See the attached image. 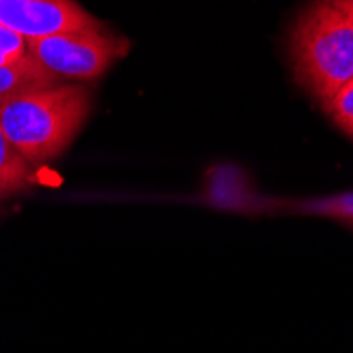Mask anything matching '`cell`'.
<instances>
[{
	"label": "cell",
	"mask_w": 353,
	"mask_h": 353,
	"mask_svg": "<svg viewBox=\"0 0 353 353\" xmlns=\"http://www.w3.org/2000/svg\"><path fill=\"white\" fill-rule=\"evenodd\" d=\"M34 168L15 150L0 125V199H9L15 192L34 184Z\"/></svg>",
	"instance_id": "cell-6"
},
{
	"label": "cell",
	"mask_w": 353,
	"mask_h": 353,
	"mask_svg": "<svg viewBox=\"0 0 353 353\" xmlns=\"http://www.w3.org/2000/svg\"><path fill=\"white\" fill-rule=\"evenodd\" d=\"M324 3H328V5H332V7L353 15V0H324Z\"/></svg>",
	"instance_id": "cell-10"
},
{
	"label": "cell",
	"mask_w": 353,
	"mask_h": 353,
	"mask_svg": "<svg viewBox=\"0 0 353 353\" xmlns=\"http://www.w3.org/2000/svg\"><path fill=\"white\" fill-rule=\"evenodd\" d=\"M91 112V93L81 85L26 91L0 102V125L26 161L37 168L70 146Z\"/></svg>",
	"instance_id": "cell-1"
},
{
	"label": "cell",
	"mask_w": 353,
	"mask_h": 353,
	"mask_svg": "<svg viewBox=\"0 0 353 353\" xmlns=\"http://www.w3.org/2000/svg\"><path fill=\"white\" fill-rule=\"evenodd\" d=\"M290 61L296 83L326 106L353 79V15L311 0L292 26Z\"/></svg>",
	"instance_id": "cell-2"
},
{
	"label": "cell",
	"mask_w": 353,
	"mask_h": 353,
	"mask_svg": "<svg viewBox=\"0 0 353 353\" xmlns=\"http://www.w3.org/2000/svg\"><path fill=\"white\" fill-rule=\"evenodd\" d=\"M324 110L330 114L339 130L353 140V79L334 93V98L324 106Z\"/></svg>",
	"instance_id": "cell-8"
},
{
	"label": "cell",
	"mask_w": 353,
	"mask_h": 353,
	"mask_svg": "<svg viewBox=\"0 0 353 353\" xmlns=\"http://www.w3.org/2000/svg\"><path fill=\"white\" fill-rule=\"evenodd\" d=\"M59 83L63 81H59L45 66H41L28 51L26 57L0 66V102H5L13 98V95L26 93V91L55 87Z\"/></svg>",
	"instance_id": "cell-5"
},
{
	"label": "cell",
	"mask_w": 353,
	"mask_h": 353,
	"mask_svg": "<svg viewBox=\"0 0 353 353\" xmlns=\"http://www.w3.org/2000/svg\"><path fill=\"white\" fill-rule=\"evenodd\" d=\"M283 210L292 212V214L330 218V220H336V222L345 224V227L353 229V190L334 192V195L313 197V199L294 201V203L283 201Z\"/></svg>",
	"instance_id": "cell-7"
},
{
	"label": "cell",
	"mask_w": 353,
	"mask_h": 353,
	"mask_svg": "<svg viewBox=\"0 0 353 353\" xmlns=\"http://www.w3.org/2000/svg\"><path fill=\"white\" fill-rule=\"evenodd\" d=\"M28 51L59 81L89 83L100 79L114 61L127 55L130 41L98 26L30 39Z\"/></svg>",
	"instance_id": "cell-3"
},
{
	"label": "cell",
	"mask_w": 353,
	"mask_h": 353,
	"mask_svg": "<svg viewBox=\"0 0 353 353\" xmlns=\"http://www.w3.org/2000/svg\"><path fill=\"white\" fill-rule=\"evenodd\" d=\"M0 23L28 41L102 26L74 0H0Z\"/></svg>",
	"instance_id": "cell-4"
},
{
	"label": "cell",
	"mask_w": 353,
	"mask_h": 353,
	"mask_svg": "<svg viewBox=\"0 0 353 353\" xmlns=\"http://www.w3.org/2000/svg\"><path fill=\"white\" fill-rule=\"evenodd\" d=\"M28 55V39L13 28L0 23V66Z\"/></svg>",
	"instance_id": "cell-9"
}]
</instances>
